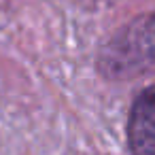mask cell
I'll use <instances>...</instances> for the list:
<instances>
[{
  "instance_id": "6da1fadb",
  "label": "cell",
  "mask_w": 155,
  "mask_h": 155,
  "mask_svg": "<svg viewBox=\"0 0 155 155\" xmlns=\"http://www.w3.org/2000/svg\"><path fill=\"white\" fill-rule=\"evenodd\" d=\"M155 58V11L151 15L136 17L132 24L102 49L100 70L104 77H127L149 64Z\"/></svg>"
},
{
  "instance_id": "7a4b0ae2",
  "label": "cell",
  "mask_w": 155,
  "mask_h": 155,
  "mask_svg": "<svg viewBox=\"0 0 155 155\" xmlns=\"http://www.w3.org/2000/svg\"><path fill=\"white\" fill-rule=\"evenodd\" d=\"M127 144L132 155H155V85L144 87L132 104Z\"/></svg>"
}]
</instances>
